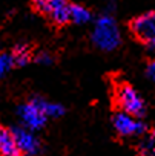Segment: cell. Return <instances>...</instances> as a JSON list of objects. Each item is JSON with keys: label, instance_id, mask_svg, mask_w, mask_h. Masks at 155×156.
Here are the masks:
<instances>
[{"label": "cell", "instance_id": "obj_11", "mask_svg": "<svg viewBox=\"0 0 155 156\" xmlns=\"http://www.w3.org/2000/svg\"><path fill=\"white\" fill-rule=\"evenodd\" d=\"M11 57H13L14 66H20V67H22V66H26V64L31 61V58H32L31 49H29V46L25 44V43L16 44L14 49H13V52H11Z\"/></svg>", "mask_w": 155, "mask_h": 156}, {"label": "cell", "instance_id": "obj_13", "mask_svg": "<svg viewBox=\"0 0 155 156\" xmlns=\"http://www.w3.org/2000/svg\"><path fill=\"white\" fill-rule=\"evenodd\" d=\"M34 61L37 64H42V66H49L54 63V57L49 54V52H39L35 57H34Z\"/></svg>", "mask_w": 155, "mask_h": 156}, {"label": "cell", "instance_id": "obj_8", "mask_svg": "<svg viewBox=\"0 0 155 156\" xmlns=\"http://www.w3.org/2000/svg\"><path fill=\"white\" fill-rule=\"evenodd\" d=\"M0 156H20L13 132L0 126Z\"/></svg>", "mask_w": 155, "mask_h": 156}, {"label": "cell", "instance_id": "obj_5", "mask_svg": "<svg viewBox=\"0 0 155 156\" xmlns=\"http://www.w3.org/2000/svg\"><path fill=\"white\" fill-rule=\"evenodd\" d=\"M112 126L115 132L121 136H138L146 132V126L138 119L124 112H117L112 118Z\"/></svg>", "mask_w": 155, "mask_h": 156}, {"label": "cell", "instance_id": "obj_10", "mask_svg": "<svg viewBox=\"0 0 155 156\" xmlns=\"http://www.w3.org/2000/svg\"><path fill=\"white\" fill-rule=\"evenodd\" d=\"M69 20L77 25H86L92 20V12L82 5L71 3L69 5Z\"/></svg>", "mask_w": 155, "mask_h": 156}, {"label": "cell", "instance_id": "obj_2", "mask_svg": "<svg viewBox=\"0 0 155 156\" xmlns=\"http://www.w3.org/2000/svg\"><path fill=\"white\" fill-rule=\"evenodd\" d=\"M115 101L118 107L121 109L120 112H124L134 118H141L146 113V106L143 98L138 95V92L126 83H121L115 89Z\"/></svg>", "mask_w": 155, "mask_h": 156}, {"label": "cell", "instance_id": "obj_4", "mask_svg": "<svg viewBox=\"0 0 155 156\" xmlns=\"http://www.w3.org/2000/svg\"><path fill=\"white\" fill-rule=\"evenodd\" d=\"M17 113H19V118H20L23 127L28 129V130H31V132L42 130L46 126V122H48V118L43 115V112L31 100L28 103L19 106Z\"/></svg>", "mask_w": 155, "mask_h": 156}, {"label": "cell", "instance_id": "obj_9", "mask_svg": "<svg viewBox=\"0 0 155 156\" xmlns=\"http://www.w3.org/2000/svg\"><path fill=\"white\" fill-rule=\"evenodd\" d=\"M31 101L43 112V115L46 118H60L61 115H65V107L58 103H52V101H48L42 97H32Z\"/></svg>", "mask_w": 155, "mask_h": 156}, {"label": "cell", "instance_id": "obj_6", "mask_svg": "<svg viewBox=\"0 0 155 156\" xmlns=\"http://www.w3.org/2000/svg\"><path fill=\"white\" fill-rule=\"evenodd\" d=\"M11 132H13V136H14V141H16V145L20 154L25 153L26 156H34L40 151V141L34 135V132L25 127H20V126L13 127Z\"/></svg>", "mask_w": 155, "mask_h": 156}, {"label": "cell", "instance_id": "obj_15", "mask_svg": "<svg viewBox=\"0 0 155 156\" xmlns=\"http://www.w3.org/2000/svg\"><path fill=\"white\" fill-rule=\"evenodd\" d=\"M146 48H147V51L150 54H155V37L150 38L149 41H146Z\"/></svg>", "mask_w": 155, "mask_h": 156}, {"label": "cell", "instance_id": "obj_16", "mask_svg": "<svg viewBox=\"0 0 155 156\" xmlns=\"http://www.w3.org/2000/svg\"><path fill=\"white\" fill-rule=\"evenodd\" d=\"M147 142H149V147H150V150H152V151H155V130L150 133V138L147 139Z\"/></svg>", "mask_w": 155, "mask_h": 156}, {"label": "cell", "instance_id": "obj_1", "mask_svg": "<svg viewBox=\"0 0 155 156\" xmlns=\"http://www.w3.org/2000/svg\"><path fill=\"white\" fill-rule=\"evenodd\" d=\"M91 40L95 48H98L100 51H105V52L115 51L120 46L121 32H120L118 25L111 12L101 14L95 20V25H94V29L91 34Z\"/></svg>", "mask_w": 155, "mask_h": 156}, {"label": "cell", "instance_id": "obj_17", "mask_svg": "<svg viewBox=\"0 0 155 156\" xmlns=\"http://www.w3.org/2000/svg\"><path fill=\"white\" fill-rule=\"evenodd\" d=\"M140 156H153V154H152V151H141Z\"/></svg>", "mask_w": 155, "mask_h": 156}, {"label": "cell", "instance_id": "obj_7", "mask_svg": "<svg viewBox=\"0 0 155 156\" xmlns=\"http://www.w3.org/2000/svg\"><path fill=\"white\" fill-rule=\"evenodd\" d=\"M129 28L138 40L144 43L149 41L150 38L155 37V11H147L135 17L131 22Z\"/></svg>", "mask_w": 155, "mask_h": 156}, {"label": "cell", "instance_id": "obj_14", "mask_svg": "<svg viewBox=\"0 0 155 156\" xmlns=\"http://www.w3.org/2000/svg\"><path fill=\"white\" fill-rule=\"evenodd\" d=\"M146 75H147V78H149L150 81L155 83V60H152V61L147 64V67H146Z\"/></svg>", "mask_w": 155, "mask_h": 156}, {"label": "cell", "instance_id": "obj_3", "mask_svg": "<svg viewBox=\"0 0 155 156\" xmlns=\"http://www.w3.org/2000/svg\"><path fill=\"white\" fill-rule=\"evenodd\" d=\"M32 8L48 16L55 25H66L69 22V2L68 0H32Z\"/></svg>", "mask_w": 155, "mask_h": 156}, {"label": "cell", "instance_id": "obj_12", "mask_svg": "<svg viewBox=\"0 0 155 156\" xmlns=\"http://www.w3.org/2000/svg\"><path fill=\"white\" fill-rule=\"evenodd\" d=\"M13 67H14V61L11 54L0 52V78H3Z\"/></svg>", "mask_w": 155, "mask_h": 156}]
</instances>
